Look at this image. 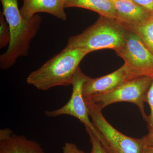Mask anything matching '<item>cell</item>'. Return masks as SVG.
<instances>
[{"instance_id": "obj_8", "label": "cell", "mask_w": 153, "mask_h": 153, "mask_svg": "<svg viewBox=\"0 0 153 153\" xmlns=\"http://www.w3.org/2000/svg\"><path fill=\"white\" fill-rule=\"evenodd\" d=\"M131 79L128 69L124 64L117 70L105 76L95 78L88 76L83 84L82 94L86 97L109 92Z\"/></svg>"}, {"instance_id": "obj_21", "label": "cell", "mask_w": 153, "mask_h": 153, "mask_svg": "<svg viewBox=\"0 0 153 153\" xmlns=\"http://www.w3.org/2000/svg\"><path fill=\"white\" fill-rule=\"evenodd\" d=\"M143 153H153V146L146 144Z\"/></svg>"}, {"instance_id": "obj_13", "label": "cell", "mask_w": 153, "mask_h": 153, "mask_svg": "<svg viewBox=\"0 0 153 153\" xmlns=\"http://www.w3.org/2000/svg\"><path fill=\"white\" fill-rule=\"evenodd\" d=\"M127 30L131 31L139 37L146 47L153 54V15L137 25L128 27Z\"/></svg>"}, {"instance_id": "obj_17", "label": "cell", "mask_w": 153, "mask_h": 153, "mask_svg": "<svg viewBox=\"0 0 153 153\" xmlns=\"http://www.w3.org/2000/svg\"><path fill=\"white\" fill-rule=\"evenodd\" d=\"M62 153H86L78 149L76 145L71 143H66L62 148Z\"/></svg>"}, {"instance_id": "obj_10", "label": "cell", "mask_w": 153, "mask_h": 153, "mask_svg": "<svg viewBox=\"0 0 153 153\" xmlns=\"http://www.w3.org/2000/svg\"><path fill=\"white\" fill-rule=\"evenodd\" d=\"M115 8V19L125 27L140 24L151 13L133 0H113Z\"/></svg>"}, {"instance_id": "obj_9", "label": "cell", "mask_w": 153, "mask_h": 153, "mask_svg": "<svg viewBox=\"0 0 153 153\" xmlns=\"http://www.w3.org/2000/svg\"><path fill=\"white\" fill-rule=\"evenodd\" d=\"M23 4L20 11L22 17L32 19L40 13L50 14L62 21H67L65 11L66 0H22Z\"/></svg>"}, {"instance_id": "obj_3", "label": "cell", "mask_w": 153, "mask_h": 153, "mask_svg": "<svg viewBox=\"0 0 153 153\" xmlns=\"http://www.w3.org/2000/svg\"><path fill=\"white\" fill-rule=\"evenodd\" d=\"M127 32L115 19L100 16L82 33L70 37L66 47L85 49L90 52L106 49L116 51L123 46Z\"/></svg>"}, {"instance_id": "obj_6", "label": "cell", "mask_w": 153, "mask_h": 153, "mask_svg": "<svg viewBox=\"0 0 153 153\" xmlns=\"http://www.w3.org/2000/svg\"><path fill=\"white\" fill-rule=\"evenodd\" d=\"M115 52L123 59L131 79L142 76L153 79V54L136 34L128 30L125 43Z\"/></svg>"}, {"instance_id": "obj_12", "label": "cell", "mask_w": 153, "mask_h": 153, "mask_svg": "<svg viewBox=\"0 0 153 153\" xmlns=\"http://www.w3.org/2000/svg\"><path fill=\"white\" fill-rule=\"evenodd\" d=\"M65 7L87 9L110 19H115V8L113 0H66Z\"/></svg>"}, {"instance_id": "obj_20", "label": "cell", "mask_w": 153, "mask_h": 153, "mask_svg": "<svg viewBox=\"0 0 153 153\" xmlns=\"http://www.w3.org/2000/svg\"><path fill=\"white\" fill-rule=\"evenodd\" d=\"M145 144L153 146V132H149L146 135L143 137Z\"/></svg>"}, {"instance_id": "obj_1", "label": "cell", "mask_w": 153, "mask_h": 153, "mask_svg": "<svg viewBox=\"0 0 153 153\" xmlns=\"http://www.w3.org/2000/svg\"><path fill=\"white\" fill-rule=\"evenodd\" d=\"M3 13L10 30L11 41L6 52L0 56V67L10 68L19 57L28 55L30 42L37 35L42 18L38 14L27 20L18 8V0H1Z\"/></svg>"}, {"instance_id": "obj_2", "label": "cell", "mask_w": 153, "mask_h": 153, "mask_svg": "<svg viewBox=\"0 0 153 153\" xmlns=\"http://www.w3.org/2000/svg\"><path fill=\"white\" fill-rule=\"evenodd\" d=\"M90 52L85 49L66 47L41 67L30 73L26 82L41 91L71 85L79 63Z\"/></svg>"}, {"instance_id": "obj_18", "label": "cell", "mask_w": 153, "mask_h": 153, "mask_svg": "<svg viewBox=\"0 0 153 153\" xmlns=\"http://www.w3.org/2000/svg\"><path fill=\"white\" fill-rule=\"evenodd\" d=\"M139 5L153 15V0H133Z\"/></svg>"}, {"instance_id": "obj_7", "label": "cell", "mask_w": 153, "mask_h": 153, "mask_svg": "<svg viewBox=\"0 0 153 153\" xmlns=\"http://www.w3.org/2000/svg\"><path fill=\"white\" fill-rule=\"evenodd\" d=\"M87 77L78 67L72 78L71 98L62 107L54 110L46 111L45 114L50 117H56L62 115L74 117L83 123L85 128L91 130L98 138L99 134L90 120L88 109L82 94V86Z\"/></svg>"}, {"instance_id": "obj_15", "label": "cell", "mask_w": 153, "mask_h": 153, "mask_svg": "<svg viewBox=\"0 0 153 153\" xmlns=\"http://www.w3.org/2000/svg\"><path fill=\"white\" fill-rule=\"evenodd\" d=\"M146 102H147L150 108V114L148 116L146 122L147 123L149 132H153V79L147 92Z\"/></svg>"}, {"instance_id": "obj_11", "label": "cell", "mask_w": 153, "mask_h": 153, "mask_svg": "<svg viewBox=\"0 0 153 153\" xmlns=\"http://www.w3.org/2000/svg\"><path fill=\"white\" fill-rule=\"evenodd\" d=\"M0 153H46L40 144L23 135L13 134L0 141Z\"/></svg>"}, {"instance_id": "obj_19", "label": "cell", "mask_w": 153, "mask_h": 153, "mask_svg": "<svg viewBox=\"0 0 153 153\" xmlns=\"http://www.w3.org/2000/svg\"><path fill=\"white\" fill-rule=\"evenodd\" d=\"M13 134V131L9 128L2 129L0 131V141L8 138Z\"/></svg>"}, {"instance_id": "obj_16", "label": "cell", "mask_w": 153, "mask_h": 153, "mask_svg": "<svg viewBox=\"0 0 153 153\" xmlns=\"http://www.w3.org/2000/svg\"><path fill=\"white\" fill-rule=\"evenodd\" d=\"M85 130L89 136L92 147L91 153H108L93 132L88 128H85Z\"/></svg>"}, {"instance_id": "obj_14", "label": "cell", "mask_w": 153, "mask_h": 153, "mask_svg": "<svg viewBox=\"0 0 153 153\" xmlns=\"http://www.w3.org/2000/svg\"><path fill=\"white\" fill-rule=\"evenodd\" d=\"M11 41L10 30L3 12L0 13V48L10 45Z\"/></svg>"}, {"instance_id": "obj_4", "label": "cell", "mask_w": 153, "mask_h": 153, "mask_svg": "<svg viewBox=\"0 0 153 153\" xmlns=\"http://www.w3.org/2000/svg\"><path fill=\"white\" fill-rule=\"evenodd\" d=\"M92 123L99 134L98 138L108 153H143V138H134L123 134L108 122L102 109L88 97H84Z\"/></svg>"}, {"instance_id": "obj_5", "label": "cell", "mask_w": 153, "mask_h": 153, "mask_svg": "<svg viewBox=\"0 0 153 153\" xmlns=\"http://www.w3.org/2000/svg\"><path fill=\"white\" fill-rule=\"evenodd\" d=\"M152 79L147 76L134 78L114 90L88 97L102 110L116 102H125L133 103L138 108L143 118L146 121L148 116L145 112L144 103L147 92Z\"/></svg>"}]
</instances>
